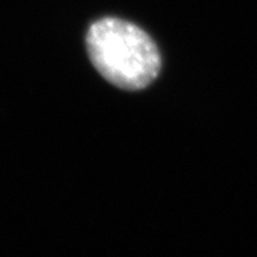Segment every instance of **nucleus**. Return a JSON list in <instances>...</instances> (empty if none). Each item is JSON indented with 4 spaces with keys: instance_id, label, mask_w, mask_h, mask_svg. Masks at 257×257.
Instances as JSON below:
<instances>
[{
    "instance_id": "f257e3e1",
    "label": "nucleus",
    "mask_w": 257,
    "mask_h": 257,
    "mask_svg": "<svg viewBox=\"0 0 257 257\" xmlns=\"http://www.w3.org/2000/svg\"><path fill=\"white\" fill-rule=\"evenodd\" d=\"M86 47L102 78L125 91L148 87L161 70V54L153 38L124 19L94 22L86 35Z\"/></svg>"
}]
</instances>
